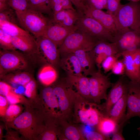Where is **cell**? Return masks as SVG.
I'll return each instance as SVG.
<instances>
[{
    "label": "cell",
    "mask_w": 140,
    "mask_h": 140,
    "mask_svg": "<svg viewBox=\"0 0 140 140\" xmlns=\"http://www.w3.org/2000/svg\"><path fill=\"white\" fill-rule=\"evenodd\" d=\"M32 107H26L24 112L13 121L6 122L10 128L13 129L25 139L36 140L43 129L44 118L38 110Z\"/></svg>",
    "instance_id": "cell-1"
},
{
    "label": "cell",
    "mask_w": 140,
    "mask_h": 140,
    "mask_svg": "<svg viewBox=\"0 0 140 140\" xmlns=\"http://www.w3.org/2000/svg\"><path fill=\"white\" fill-rule=\"evenodd\" d=\"M73 115L78 123L92 127L96 126L103 116L97 109L96 104L89 101L78 93Z\"/></svg>",
    "instance_id": "cell-2"
},
{
    "label": "cell",
    "mask_w": 140,
    "mask_h": 140,
    "mask_svg": "<svg viewBox=\"0 0 140 140\" xmlns=\"http://www.w3.org/2000/svg\"><path fill=\"white\" fill-rule=\"evenodd\" d=\"M136 2L121 4L114 16L117 31L128 28L140 33V5Z\"/></svg>",
    "instance_id": "cell-3"
},
{
    "label": "cell",
    "mask_w": 140,
    "mask_h": 140,
    "mask_svg": "<svg viewBox=\"0 0 140 140\" xmlns=\"http://www.w3.org/2000/svg\"><path fill=\"white\" fill-rule=\"evenodd\" d=\"M16 13L19 25L37 38L43 35L51 21L42 13L30 8Z\"/></svg>",
    "instance_id": "cell-4"
},
{
    "label": "cell",
    "mask_w": 140,
    "mask_h": 140,
    "mask_svg": "<svg viewBox=\"0 0 140 140\" xmlns=\"http://www.w3.org/2000/svg\"><path fill=\"white\" fill-rule=\"evenodd\" d=\"M45 120L59 122L62 120L60 109L52 88L48 86L44 88L35 106Z\"/></svg>",
    "instance_id": "cell-5"
},
{
    "label": "cell",
    "mask_w": 140,
    "mask_h": 140,
    "mask_svg": "<svg viewBox=\"0 0 140 140\" xmlns=\"http://www.w3.org/2000/svg\"><path fill=\"white\" fill-rule=\"evenodd\" d=\"M99 40L78 30H75L67 36L59 47V54L63 55L79 49L90 51Z\"/></svg>",
    "instance_id": "cell-6"
},
{
    "label": "cell",
    "mask_w": 140,
    "mask_h": 140,
    "mask_svg": "<svg viewBox=\"0 0 140 140\" xmlns=\"http://www.w3.org/2000/svg\"><path fill=\"white\" fill-rule=\"evenodd\" d=\"M52 88L60 109L61 120L68 121L73 114V107L77 93L66 82L58 83Z\"/></svg>",
    "instance_id": "cell-7"
},
{
    "label": "cell",
    "mask_w": 140,
    "mask_h": 140,
    "mask_svg": "<svg viewBox=\"0 0 140 140\" xmlns=\"http://www.w3.org/2000/svg\"><path fill=\"white\" fill-rule=\"evenodd\" d=\"M74 27L76 30L98 39L114 42L113 36L110 32L97 20L84 14L81 15Z\"/></svg>",
    "instance_id": "cell-8"
},
{
    "label": "cell",
    "mask_w": 140,
    "mask_h": 140,
    "mask_svg": "<svg viewBox=\"0 0 140 140\" xmlns=\"http://www.w3.org/2000/svg\"><path fill=\"white\" fill-rule=\"evenodd\" d=\"M89 81L90 93L93 102L99 104L101 100H106L107 90L111 84L108 76L98 71L90 75Z\"/></svg>",
    "instance_id": "cell-9"
},
{
    "label": "cell",
    "mask_w": 140,
    "mask_h": 140,
    "mask_svg": "<svg viewBox=\"0 0 140 140\" xmlns=\"http://www.w3.org/2000/svg\"><path fill=\"white\" fill-rule=\"evenodd\" d=\"M129 28L119 31L113 36L114 41L120 54L125 51L133 52L140 48L139 33Z\"/></svg>",
    "instance_id": "cell-10"
},
{
    "label": "cell",
    "mask_w": 140,
    "mask_h": 140,
    "mask_svg": "<svg viewBox=\"0 0 140 140\" xmlns=\"http://www.w3.org/2000/svg\"><path fill=\"white\" fill-rule=\"evenodd\" d=\"M22 55L16 50H1L0 75H4L9 72L26 68L27 62Z\"/></svg>",
    "instance_id": "cell-11"
},
{
    "label": "cell",
    "mask_w": 140,
    "mask_h": 140,
    "mask_svg": "<svg viewBox=\"0 0 140 140\" xmlns=\"http://www.w3.org/2000/svg\"><path fill=\"white\" fill-rule=\"evenodd\" d=\"M38 50L37 53L48 64L55 66L59 63V53L58 46L52 41L43 36L37 38Z\"/></svg>",
    "instance_id": "cell-12"
},
{
    "label": "cell",
    "mask_w": 140,
    "mask_h": 140,
    "mask_svg": "<svg viewBox=\"0 0 140 140\" xmlns=\"http://www.w3.org/2000/svg\"><path fill=\"white\" fill-rule=\"evenodd\" d=\"M84 14L97 20L113 35L117 32L114 17L103 11L85 6Z\"/></svg>",
    "instance_id": "cell-13"
},
{
    "label": "cell",
    "mask_w": 140,
    "mask_h": 140,
    "mask_svg": "<svg viewBox=\"0 0 140 140\" xmlns=\"http://www.w3.org/2000/svg\"><path fill=\"white\" fill-rule=\"evenodd\" d=\"M127 112L124 121L134 116H140V93L134 82L131 81L128 87Z\"/></svg>",
    "instance_id": "cell-14"
},
{
    "label": "cell",
    "mask_w": 140,
    "mask_h": 140,
    "mask_svg": "<svg viewBox=\"0 0 140 140\" xmlns=\"http://www.w3.org/2000/svg\"><path fill=\"white\" fill-rule=\"evenodd\" d=\"M66 82L82 96L89 101L94 102L90 93L89 77L83 74L68 75Z\"/></svg>",
    "instance_id": "cell-15"
},
{
    "label": "cell",
    "mask_w": 140,
    "mask_h": 140,
    "mask_svg": "<svg viewBox=\"0 0 140 140\" xmlns=\"http://www.w3.org/2000/svg\"><path fill=\"white\" fill-rule=\"evenodd\" d=\"M73 29L64 27L51 21L43 35L49 39L59 47L67 36L73 31Z\"/></svg>",
    "instance_id": "cell-16"
},
{
    "label": "cell",
    "mask_w": 140,
    "mask_h": 140,
    "mask_svg": "<svg viewBox=\"0 0 140 140\" xmlns=\"http://www.w3.org/2000/svg\"><path fill=\"white\" fill-rule=\"evenodd\" d=\"M81 15L75 10L64 9L53 14L51 19L52 23L73 29Z\"/></svg>",
    "instance_id": "cell-17"
},
{
    "label": "cell",
    "mask_w": 140,
    "mask_h": 140,
    "mask_svg": "<svg viewBox=\"0 0 140 140\" xmlns=\"http://www.w3.org/2000/svg\"><path fill=\"white\" fill-rule=\"evenodd\" d=\"M73 53L79 61L83 74L86 76L90 75L96 71L95 70L96 64L95 58L91 51L79 49Z\"/></svg>",
    "instance_id": "cell-18"
},
{
    "label": "cell",
    "mask_w": 140,
    "mask_h": 140,
    "mask_svg": "<svg viewBox=\"0 0 140 140\" xmlns=\"http://www.w3.org/2000/svg\"><path fill=\"white\" fill-rule=\"evenodd\" d=\"M59 137L62 140H86L82 132L78 127L65 120L59 122Z\"/></svg>",
    "instance_id": "cell-19"
},
{
    "label": "cell",
    "mask_w": 140,
    "mask_h": 140,
    "mask_svg": "<svg viewBox=\"0 0 140 140\" xmlns=\"http://www.w3.org/2000/svg\"><path fill=\"white\" fill-rule=\"evenodd\" d=\"M127 90L122 78H120L113 85L107 95L104 108L108 115L114 104Z\"/></svg>",
    "instance_id": "cell-20"
},
{
    "label": "cell",
    "mask_w": 140,
    "mask_h": 140,
    "mask_svg": "<svg viewBox=\"0 0 140 140\" xmlns=\"http://www.w3.org/2000/svg\"><path fill=\"white\" fill-rule=\"evenodd\" d=\"M12 44L16 49L27 53H37L38 46L36 40L31 35L12 37Z\"/></svg>",
    "instance_id": "cell-21"
},
{
    "label": "cell",
    "mask_w": 140,
    "mask_h": 140,
    "mask_svg": "<svg viewBox=\"0 0 140 140\" xmlns=\"http://www.w3.org/2000/svg\"><path fill=\"white\" fill-rule=\"evenodd\" d=\"M59 64L61 68L68 75H80L83 74L79 61L73 53L63 55Z\"/></svg>",
    "instance_id": "cell-22"
},
{
    "label": "cell",
    "mask_w": 140,
    "mask_h": 140,
    "mask_svg": "<svg viewBox=\"0 0 140 140\" xmlns=\"http://www.w3.org/2000/svg\"><path fill=\"white\" fill-rule=\"evenodd\" d=\"M123 57L125 72L127 76L131 81H140V73L135 66L133 58V52L124 51L120 53Z\"/></svg>",
    "instance_id": "cell-23"
},
{
    "label": "cell",
    "mask_w": 140,
    "mask_h": 140,
    "mask_svg": "<svg viewBox=\"0 0 140 140\" xmlns=\"http://www.w3.org/2000/svg\"><path fill=\"white\" fill-rule=\"evenodd\" d=\"M109 42L102 39L99 40L96 45L91 51L94 57L99 54H104L108 56L119 53L118 48L115 43Z\"/></svg>",
    "instance_id": "cell-24"
},
{
    "label": "cell",
    "mask_w": 140,
    "mask_h": 140,
    "mask_svg": "<svg viewBox=\"0 0 140 140\" xmlns=\"http://www.w3.org/2000/svg\"><path fill=\"white\" fill-rule=\"evenodd\" d=\"M58 130V123L53 121H45L43 129L36 140H57Z\"/></svg>",
    "instance_id": "cell-25"
},
{
    "label": "cell",
    "mask_w": 140,
    "mask_h": 140,
    "mask_svg": "<svg viewBox=\"0 0 140 140\" xmlns=\"http://www.w3.org/2000/svg\"><path fill=\"white\" fill-rule=\"evenodd\" d=\"M38 77L39 80L42 84L48 86L56 80L57 74L53 66L47 64L41 69L39 72Z\"/></svg>",
    "instance_id": "cell-26"
},
{
    "label": "cell",
    "mask_w": 140,
    "mask_h": 140,
    "mask_svg": "<svg viewBox=\"0 0 140 140\" xmlns=\"http://www.w3.org/2000/svg\"><path fill=\"white\" fill-rule=\"evenodd\" d=\"M127 90L114 104L108 115L118 124L123 116L127 106Z\"/></svg>",
    "instance_id": "cell-27"
},
{
    "label": "cell",
    "mask_w": 140,
    "mask_h": 140,
    "mask_svg": "<svg viewBox=\"0 0 140 140\" xmlns=\"http://www.w3.org/2000/svg\"><path fill=\"white\" fill-rule=\"evenodd\" d=\"M118 123L114 119L109 116H103L96 125L98 131L104 135L108 136L114 132Z\"/></svg>",
    "instance_id": "cell-28"
},
{
    "label": "cell",
    "mask_w": 140,
    "mask_h": 140,
    "mask_svg": "<svg viewBox=\"0 0 140 140\" xmlns=\"http://www.w3.org/2000/svg\"><path fill=\"white\" fill-rule=\"evenodd\" d=\"M0 29L12 37L31 35L29 32L18 25L9 22H0Z\"/></svg>",
    "instance_id": "cell-29"
},
{
    "label": "cell",
    "mask_w": 140,
    "mask_h": 140,
    "mask_svg": "<svg viewBox=\"0 0 140 140\" xmlns=\"http://www.w3.org/2000/svg\"><path fill=\"white\" fill-rule=\"evenodd\" d=\"M4 80L9 83L24 86L33 79L30 74L26 72L1 75Z\"/></svg>",
    "instance_id": "cell-30"
},
{
    "label": "cell",
    "mask_w": 140,
    "mask_h": 140,
    "mask_svg": "<svg viewBox=\"0 0 140 140\" xmlns=\"http://www.w3.org/2000/svg\"><path fill=\"white\" fill-rule=\"evenodd\" d=\"M28 1L29 8L48 14L52 17L53 13L50 6L49 0H28Z\"/></svg>",
    "instance_id": "cell-31"
},
{
    "label": "cell",
    "mask_w": 140,
    "mask_h": 140,
    "mask_svg": "<svg viewBox=\"0 0 140 140\" xmlns=\"http://www.w3.org/2000/svg\"><path fill=\"white\" fill-rule=\"evenodd\" d=\"M24 87V95L31 102L32 107H34L37 102L39 97L37 94L36 83L32 79Z\"/></svg>",
    "instance_id": "cell-32"
},
{
    "label": "cell",
    "mask_w": 140,
    "mask_h": 140,
    "mask_svg": "<svg viewBox=\"0 0 140 140\" xmlns=\"http://www.w3.org/2000/svg\"><path fill=\"white\" fill-rule=\"evenodd\" d=\"M10 104H21L26 107H32L31 101L24 96L16 93L13 90L11 91L6 96Z\"/></svg>",
    "instance_id": "cell-33"
},
{
    "label": "cell",
    "mask_w": 140,
    "mask_h": 140,
    "mask_svg": "<svg viewBox=\"0 0 140 140\" xmlns=\"http://www.w3.org/2000/svg\"><path fill=\"white\" fill-rule=\"evenodd\" d=\"M23 107L17 104H10L3 118L5 122H12L18 117L23 112Z\"/></svg>",
    "instance_id": "cell-34"
},
{
    "label": "cell",
    "mask_w": 140,
    "mask_h": 140,
    "mask_svg": "<svg viewBox=\"0 0 140 140\" xmlns=\"http://www.w3.org/2000/svg\"><path fill=\"white\" fill-rule=\"evenodd\" d=\"M49 4L53 15L63 10H75L70 0H49Z\"/></svg>",
    "instance_id": "cell-35"
},
{
    "label": "cell",
    "mask_w": 140,
    "mask_h": 140,
    "mask_svg": "<svg viewBox=\"0 0 140 140\" xmlns=\"http://www.w3.org/2000/svg\"><path fill=\"white\" fill-rule=\"evenodd\" d=\"M9 22L19 25L16 13L10 7L4 11H0V22Z\"/></svg>",
    "instance_id": "cell-36"
},
{
    "label": "cell",
    "mask_w": 140,
    "mask_h": 140,
    "mask_svg": "<svg viewBox=\"0 0 140 140\" xmlns=\"http://www.w3.org/2000/svg\"><path fill=\"white\" fill-rule=\"evenodd\" d=\"M12 37L0 29V46L3 50H16V49L12 43Z\"/></svg>",
    "instance_id": "cell-37"
},
{
    "label": "cell",
    "mask_w": 140,
    "mask_h": 140,
    "mask_svg": "<svg viewBox=\"0 0 140 140\" xmlns=\"http://www.w3.org/2000/svg\"><path fill=\"white\" fill-rule=\"evenodd\" d=\"M7 2L16 13L23 12L29 8L28 0H8Z\"/></svg>",
    "instance_id": "cell-38"
},
{
    "label": "cell",
    "mask_w": 140,
    "mask_h": 140,
    "mask_svg": "<svg viewBox=\"0 0 140 140\" xmlns=\"http://www.w3.org/2000/svg\"><path fill=\"white\" fill-rule=\"evenodd\" d=\"M120 56H121L120 54L118 53L116 55L108 56L104 60L101 66L105 73L111 70L114 64Z\"/></svg>",
    "instance_id": "cell-39"
},
{
    "label": "cell",
    "mask_w": 140,
    "mask_h": 140,
    "mask_svg": "<svg viewBox=\"0 0 140 140\" xmlns=\"http://www.w3.org/2000/svg\"><path fill=\"white\" fill-rule=\"evenodd\" d=\"M107 0H85L84 4L94 9L102 10L107 9Z\"/></svg>",
    "instance_id": "cell-40"
},
{
    "label": "cell",
    "mask_w": 140,
    "mask_h": 140,
    "mask_svg": "<svg viewBox=\"0 0 140 140\" xmlns=\"http://www.w3.org/2000/svg\"><path fill=\"white\" fill-rule=\"evenodd\" d=\"M121 0H107L106 12L114 16L120 8Z\"/></svg>",
    "instance_id": "cell-41"
},
{
    "label": "cell",
    "mask_w": 140,
    "mask_h": 140,
    "mask_svg": "<svg viewBox=\"0 0 140 140\" xmlns=\"http://www.w3.org/2000/svg\"><path fill=\"white\" fill-rule=\"evenodd\" d=\"M86 140H109L108 136H106L98 131H90L86 133L85 136Z\"/></svg>",
    "instance_id": "cell-42"
},
{
    "label": "cell",
    "mask_w": 140,
    "mask_h": 140,
    "mask_svg": "<svg viewBox=\"0 0 140 140\" xmlns=\"http://www.w3.org/2000/svg\"><path fill=\"white\" fill-rule=\"evenodd\" d=\"M111 70L112 73L116 75H122L125 72V67L123 61L118 60L113 65Z\"/></svg>",
    "instance_id": "cell-43"
},
{
    "label": "cell",
    "mask_w": 140,
    "mask_h": 140,
    "mask_svg": "<svg viewBox=\"0 0 140 140\" xmlns=\"http://www.w3.org/2000/svg\"><path fill=\"white\" fill-rule=\"evenodd\" d=\"M10 105L5 96L0 95V116L3 118Z\"/></svg>",
    "instance_id": "cell-44"
},
{
    "label": "cell",
    "mask_w": 140,
    "mask_h": 140,
    "mask_svg": "<svg viewBox=\"0 0 140 140\" xmlns=\"http://www.w3.org/2000/svg\"><path fill=\"white\" fill-rule=\"evenodd\" d=\"M12 89L11 86L4 81L0 82V95L6 96Z\"/></svg>",
    "instance_id": "cell-45"
},
{
    "label": "cell",
    "mask_w": 140,
    "mask_h": 140,
    "mask_svg": "<svg viewBox=\"0 0 140 140\" xmlns=\"http://www.w3.org/2000/svg\"><path fill=\"white\" fill-rule=\"evenodd\" d=\"M6 135L4 136L5 139L6 140H18L21 139L19 136L18 134H19L16 131H13L11 130H9L8 129V127L6 125Z\"/></svg>",
    "instance_id": "cell-46"
},
{
    "label": "cell",
    "mask_w": 140,
    "mask_h": 140,
    "mask_svg": "<svg viewBox=\"0 0 140 140\" xmlns=\"http://www.w3.org/2000/svg\"><path fill=\"white\" fill-rule=\"evenodd\" d=\"M134 62L137 70L140 73V48L133 52Z\"/></svg>",
    "instance_id": "cell-47"
},
{
    "label": "cell",
    "mask_w": 140,
    "mask_h": 140,
    "mask_svg": "<svg viewBox=\"0 0 140 140\" xmlns=\"http://www.w3.org/2000/svg\"><path fill=\"white\" fill-rule=\"evenodd\" d=\"M75 6L76 10L81 14H84L85 6L81 0H70Z\"/></svg>",
    "instance_id": "cell-48"
},
{
    "label": "cell",
    "mask_w": 140,
    "mask_h": 140,
    "mask_svg": "<svg viewBox=\"0 0 140 140\" xmlns=\"http://www.w3.org/2000/svg\"><path fill=\"white\" fill-rule=\"evenodd\" d=\"M111 139L112 140H125L122 134L118 132L114 133L112 136Z\"/></svg>",
    "instance_id": "cell-49"
},
{
    "label": "cell",
    "mask_w": 140,
    "mask_h": 140,
    "mask_svg": "<svg viewBox=\"0 0 140 140\" xmlns=\"http://www.w3.org/2000/svg\"><path fill=\"white\" fill-rule=\"evenodd\" d=\"M10 7L7 2H0V11L6 10Z\"/></svg>",
    "instance_id": "cell-50"
},
{
    "label": "cell",
    "mask_w": 140,
    "mask_h": 140,
    "mask_svg": "<svg viewBox=\"0 0 140 140\" xmlns=\"http://www.w3.org/2000/svg\"><path fill=\"white\" fill-rule=\"evenodd\" d=\"M4 127L1 125L0 126V140L2 139L3 137H4L3 135V131Z\"/></svg>",
    "instance_id": "cell-51"
},
{
    "label": "cell",
    "mask_w": 140,
    "mask_h": 140,
    "mask_svg": "<svg viewBox=\"0 0 140 140\" xmlns=\"http://www.w3.org/2000/svg\"><path fill=\"white\" fill-rule=\"evenodd\" d=\"M134 83L140 93V81H135Z\"/></svg>",
    "instance_id": "cell-52"
},
{
    "label": "cell",
    "mask_w": 140,
    "mask_h": 140,
    "mask_svg": "<svg viewBox=\"0 0 140 140\" xmlns=\"http://www.w3.org/2000/svg\"><path fill=\"white\" fill-rule=\"evenodd\" d=\"M129 1H131L134 2H137L139 0H128Z\"/></svg>",
    "instance_id": "cell-53"
},
{
    "label": "cell",
    "mask_w": 140,
    "mask_h": 140,
    "mask_svg": "<svg viewBox=\"0 0 140 140\" xmlns=\"http://www.w3.org/2000/svg\"><path fill=\"white\" fill-rule=\"evenodd\" d=\"M8 0H0V2H7Z\"/></svg>",
    "instance_id": "cell-54"
},
{
    "label": "cell",
    "mask_w": 140,
    "mask_h": 140,
    "mask_svg": "<svg viewBox=\"0 0 140 140\" xmlns=\"http://www.w3.org/2000/svg\"><path fill=\"white\" fill-rule=\"evenodd\" d=\"M82 3L84 4V2L85 0H81Z\"/></svg>",
    "instance_id": "cell-55"
}]
</instances>
